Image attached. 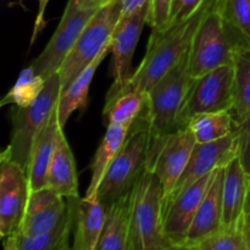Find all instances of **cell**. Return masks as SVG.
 Here are the masks:
<instances>
[{
  "label": "cell",
  "mask_w": 250,
  "mask_h": 250,
  "mask_svg": "<svg viewBox=\"0 0 250 250\" xmlns=\"http://www.w3.org/2000/svg\"><path fill=\"white\" fill-rule=\"evenodd\" d=\"M163 216V186L158 176L146 165L131 192L128 250L168 248L164 236Z\"/></svg>",
  "instance_id": "4"
},
{
  "label": "cell",
  "mask_w": 250,
  "mask_h": 250,
  "mask_svg": "<svg viewBox=\"0 0 250 250\" xmlns=\"http://www.w3.org/2000/svg\"><path fill=\"white\" fill-rule=\"evenodd\" d=\"M193 82L188 50L146 94V116L151 142L177 131L178 112Z\"/></svg>",
  "instance_id": "6"
},
{
  "label": "cell",
  "mask_w": 250,
  "mask_h": 250,
  "mask_svg": "<svg viewBox=\"0 0 250 250\" xmlns=\"http://www.w3.org/2000/svg\"><path fill=\"white\" fill-rule=\"evenodd\" d=\"M29 182L26 170L0 155V236L16 234L26 212Z\"/></svg>",
  "instance_id": "11"
},
{
  "label": "cell",
  "mask_w": 250,
  "mask_h": 250,
  "mask_svg": "<svg viewBox=\"0 0 250 250\" xmlns=\"http://www.w3.org/2000/svg\"><path fill=\"white\" fill-rule=\"evenodd\" d=\"M234 65L222 66L193 82L177 116V128H185L200 114L232 111L234 105Z\"/></svg>",
  "instance_id": "8"
},
{
  "label": "cell",
  "mask_w": 250,
  "mask_h": 250,
  "mask_svg": "<svg viewBox=\"0 0 250 250\" xmlns=\"http://www.w3.org/2000/svg\"><path fill=\"white\" fill-rule=\"evenodd\" d=\"M215 1L203 16L189 48V71L194 80L222 67L234 65L239 55L250 51V38L229 24Z\"/></svg>",
  "instance_id": "2"
},
{
  "label": "cell",
  "mask_w": 250,
  "mask_h": 250,
  "mask_svg": "<svg viewBox=\"0 0 250 250\" xmlns=\"http://www.w3.org/2000/svg\"><path fill=\"white\" fill-rule=\"evenodd\" d=\"M45 80L41 76L36 75L31 65L23 68L19 75L14 87L6 93L2 100L0 102V106L5 105H15V106L26 107L37 100L39 94L43 90Z\"/></svg>",
  "instance_id": "27"
},
{
  "label": "cell",
  "mask_w": 250,
  "mask_h": 250,
  "mask_svg": "<svg viewBox=\"0 0 250 250\" xmlns=\"http://www.w3.org/2000/svg\"><path fill=\"white\" fill-rule=\"evenodd\" d=\"M151 146L146 107L129 128L117 155L110 164L100 183L98 198L105 207L132 192L148 163Z\"/></svg>",
  "instance_id": "3"
},
{
  "label": "cell",
  "mask_w": 250,
  "mask_h": 250,
  "mask_svg": "<svg viewBox=\"0 0 250 250\" xmlns=\"http://www.w3.org/2000/svg\"><path fill=\"white\" fill-rule=\"evenodd\" d=\"M246 250H247V249H246Z\"/></svg>",
  "instance_id": "43"
},
{
  "label": "cell",
  "mask_w": 250,
  "mask_h": 250,
  "mask_svg": "<svg viewBox=\"0 0 250 250\" xmlns=\"http://www.w3.org/2000/svg\"><path fill=\"white\" fill-rule=\"evenodd\" d=\"M146 107V94L129 90L120 93L112 98H106L103 117L107 125H119V126L131 128L139 115Z\"/></svg>",
  "instance_id": "24"
},
{
  "label": "cell",
  "mask_w": 250,
  "mask_h": 250,
  "mask_svg": "<svg viewBox=\"0 0 250 250\" xmlns=\"http://www.w3.org/2000/svg\"><path fill=\"white\" fill-rule=\"evenodd\" d=\"M150 2L119 22L110 42V75L114 78L111 87H122L132 77V60L141 38L144 24L148 23Z\"/></svg>",
  "instance_id": "13"
},
{
  "label": "cell",
  "mask_w": 250,
  "mask_h": 250,
  "mask_svg": "<svg viewBox=\"0 0 250 250\" xmlns=\"http://www.w3.org/2000/svg\"><path fill=\"white\" fill-rule=\"evenodd\" d=\"M195 144L194 136L187 127L151 142L146 165L158 176L163 186L164 205L185 172Z\"/></svg>",
  "instance_id": "10"
},
{
  "label": "cell",
  "mask_w": 250,
  "mask_h": 250,
  "mask_svg": "<svg viewBox=\"0 0 250 250\" xmlns=\"http://www.w3.org/2000/svg\"><path fill=\"white\" fill-rule=\"evenodd\" d=\"M66 198L50 187L31 192L23 220L16 234L39 236L56 229L70 212Z\"/></svg>",
  "instance_id": "15"
},
{
  "label": "cell",
  "mask_w": 250,
  "mask_h": 250,
  "mask_svg": "<svg viewBox=\"0 0 250 250\" xmlns=\"http://www.w3.org/2000/svg\"><path fill=\"white\" fill-rule=\"evenodd\" d=\"M244 237H246V249L250 250V225L244 226Z\"/></svg>",
  "instance_id": "39"
},
{
  "label": "cell",
  "mask_w": 250,
  "mask_h": 250,
  "mask_svg": "<svg viewBox=\"0 0 250 250\" xmlns=\"http://www.w3.org/2000/svg\"><path fill=\"white\" fill-rule=\"evenodd\" d=\"M236 125L233 111H219L197 115L188 121L186 127L193 133L197 144H207L231 134L236 129Z\"/></svg>",
  "instance_id": "25"
},
{
  "label": "cell",
  "mask_w": 250,
  "mask_h": 250,
  "mask_svg": "<svg viewBox=\"0 0 250 250\" xmlns=\"http://www.w3.org/2000/svg\"><path fill=\"white\" fill-rule=\"evenodd\" d=\"M131 193L106 207V220L98 250H128Z\"/></svg>",
  "instance_id": "23"
},
{
  "label": "cell",
  "mask_w": 250,
  "mask_h": 250,
  "mask_svg": "<svg viewBox=\"0 0 250 250\" xmlns=\"http://www.w3.org/2000/svg\"><path fill=\"white\" fill-rule=\"evenodd\" d=\"M60 95L61 78L58 72L45 81L36 102L26 107L12 105L11 138L1 155L27 170L34 142L58 109Z\"/></svg>",
  "instance_id": "5"
},
{
  "label": "cell",
  "mask_w": 250,
  "mask_h": 250,
  "mask_svg": "<svg viewBox=\"0 0 250 250\" xmlns=\"http://www.w3.org/2000/svg\"><path fill=\"white\" fill-rule=\"evenodd\" d=\"M164 250H167V248H166V249H164Z\"/></svg>",
  "instance_id": "42"
},
{
  "label": "cell",
  "mask_w": 250,
  "mask_h": 250,
  "mask_svg": "<svg viewBox=\"0 0 250 250\" xmlns=\"http://www.w3.org/2000/svg\"><path fill=\"white\" fill-rule=\"evenodd\" d=\"M70 205L67 217L56 229L39 236L16 234L20 250H73L70 246V237L73 227V208Z\"/></svg>",
  "instance_id": "26"
},
{
  "label": "cell",
  "mask_w": 250,
  "mask_h": 250,
  "mask_svg": "<svg viewBox=\"0 0 250 250\" xmlns=\"http://www.w3.org/2000/svg\"><path fill=\"white\" fill-rule=\"evenodd\" d=\"M99 7L84 9L78 6L75 0H68L53 37L38 58L32 61L31 67L36 75L46 81L60 71L63 61L77 43L81 33Z\"/></svg>",
  "instance_id": "9"
},
{
  "label": "cell",
  "mask_w": 250,
  "mask_h": 250,
  "mask_svg": "<svg viewBox=\"0 0 250 250\" xmlns=\"http://www.w3.org/2000/svg\"><path fill=\"white\" fill-rule=\"evenodd\" d=\"M216 171L195 181L166 203L164 207L163 229L168 247L185 244L193 219L211 186Z\"/></svg>",
  "instance_id": "12"
},
{
  "label": "cell",
  "mask_w": 250,
  "mask_h": 250,
  "mask_svg": "<svg viewBox=\"0 0 250 250\" xmlns=\"http://www.w3.org/2000/svg\"><path fill=\"white\" fill-rule=\"evenodd\" d=\"M4 250H20L16 234H11L4 238Z\"/></svg>",
  "instance_id": "36"
},
{
  "label": "cell",
  "mask_w": 250,
  "mask_h": 250,
  "mask_svg": "<svg viewBox=\"0 0 250 250\" xmlns=\"http://www.w3.org/2000/svg\"><path fill=\"white\" fill-rule=\"evenodd\" d=\"M236 131L239 138V160L244 170L250 175V116L237 122Z\"/></svg>",
  "instance_id": "33"
},
{
  "label": "cell",
  "mask_w": 250,
  "mask_h": 250,
  "mask_svg": "<svg viewBox=\"0 0 250 250\" xmlns=\"http://www.w3.org/2000/svg\"><path fill=\"white\" fill-rule=\"evenodd\" d=\"M244 224L250 225V188L248 192V197H247L246 208H244Z\"/></svg>",
  "instance_id": "38"
},
{
  "label": "cell",
  "mask_w": 250,
  "mask_h": 250,
  "mask_svg": "<svg viewBox=\"0 0 250 250\" xmlns=\"http://www.w3.org/2000/svg\"><path fill=\"white\" fill-rule=\"evenodd\" d=\"M221 16L250 38V0H216Z\"/></svg>",
  "instance_id": "29"
},
{
  "label": "cell",
  "mask_w": 250,
  "mask_h": 250,
  "mask_svg": "<svg viewBox=\"0 0 250 250\" xmlns=\"http://www.w3.org/2000/svg\"><path fill=\"white\" fill-rule=\"evenodd\" d=\"M110 53V44L100 53V55L95 59L93 62H90L75 80L71 82V84L61 92L60 99L58 103V112L59 122L60 126L65 127L66 122L71 117V115L76 110H84L87 106L88 92H89L90 84H92L93 77H94L95 71L103 62L107 54Z\"/></svg>",
  "instance_id": "21"
},
{
  "label": "cell",
  "mask_w": 250,
  "mask_h": 250,
  "mask_svg": "<svg viewBox=\"0 0 250 250\" xmlns=\"http://www.w3.org/2000/svg\"><path fill=\"white\" fill-rule=\"evenodd\" d=\"M212 1L214 0H209L192 19L182 23L167 27L164 31H151L146 55L138 68L122 87L110 88L106 98L129 90L148 94L155 83L189 50L195 31Z\"/></svg>",
  "instance_id": "1"
},
{
  "label": "cell",
  "mask_w": 250,
  "mask_h": 250,
  "mask_svg": "<svg viewBox=\"0 0 250 250\" xmlns=\"http://www.w3.org/2000/svg\"><path fill=\"white\" fill-rule=\"evenodd\" d=\"M121 16V0H107L98 9L61 66V92L110 44Z\"/></svg>",
  "instance_id": "7"
},
{
  "label": "cell",
  "mask_w": 250,
  "mask_h": 250,
  "mask_svg": "<svg viewBox=\"0 0 250 250\" xmlns=\"http://www.w3.org/2000/svg\"><path fill=\"white\" fill-rule=\"evenodd\" d=\"M48 187L66 199H78V176L72 150L63 131L59 136L55 153L48 171Z\"/></svg>",
  "instance_id": "20"
},
{
  "label": "cell",
  "mask_w": 250,
  "mask_h": 250,
  "mask_svg": "<svg viewBox=\"0 0 250 250\" xmlns=\"http://www.w3.org/2000/svg\"><path fill=\"white\" fill-rule=\"evenodd\" d=\"M189 248L192 250H246L244 229H238V231L220 229L219 232L202 239L194 246H190Z\"/></svg>",
  "instance_id": "30"
},
{
  "label": "cell",
  "mask_w": 250,
  "mask_h": 250,
  "mask_svg": "<svg viewBox=\"0 0 250 250\" xmlns=\"http://www.w3.org/2000/svg\"><path fill=\"white\" fill-rule=\"evenodd\" d=\"M250 188V175L244 170L237 155L225 167L222 183V224L221 229H244V208Z\"/></svg>",
  "instance_id": "16"
},
{
  "label": "cell",
  "mask_w": 250,
  "mask_h": 250,
  "mask_svg": "<svg viewBox=\"0 0 250 250\" xmlns=\"http://www.w3.org/2000/svg\"><path fill=\"white\" fill-rule=\"evenodd\" d=\"M77 2L78 6L84 7V9H88V7H97L102 6L103 4L107 1V0H75Z\"/></svg>",
  "instance_id": "37"
},
{
  "label": "cell",
  "mask_w": 250,
  "mask_h": 250,
  "mask_svg": "<svg viewBox=\"0 0 250 250\" xmlns=\"http://www.w3.org/2000/svg\"><path fill=\"white\" fill-rule=\"evenodd\" d=\"M224 176L225 167L219 168L204 199L198 208L197 214L193 219L183 246H194L202 239L207 238L221 229Z\"/></svg>",
  "instance_id": "18"
},
{
  "label": "cell",
  "mask_w": 250,
  "mask_h": 250,
  "mask_svg": "<svg viewBox=\"0 0 250 250\" xmlns=\"http://www.w3.org/2000/svg\"><path fill=\"white\" fill-rule=\"evenodd\" d=\"M167 250H192L189 247H185V246H180V247H168Z\"/></svg>",
  "instance_id": "40"
},
{
  "label": "cell",
  "mask_w": 250,
  "mask_h": 250,
  "mask_svg": "<svg viewBox=\"0 0 250 250\" xmlns=\"http://www.w3.org/2000/svg\"><path fill=\"white\" fill-rule=\"evenodd\" d=\"M73 208V250H98L106 220V207L94 197L68 199Z\"/></svg>",
  "instance_id": "17"
},
{
  "label": "cell",
  "mask_w": 250,
  "mask_h": 250,
  "mask_svg": "<svg viewBox=\"0 0 250 250\" xmlns=\"http://www.w3.org/2000/svg\"><path fill=\"white\" fill-rule=\"evenodd\" d=\"M238 154L239 138L236 129L231 134L219 141L207 144H195L189 163L177 185L173 188V192L168 200L186 189L188 186L194 183L195 181L214 172L217 168L226 167Z\"/></svg>",
  "instance_id": "14"
},
{
  "label": "cell",
  "mask_w": 250,
  "mask_h": 250,
  "mask_svg": "<svg viewBox=\"0 0 250 250\" xmlns=\"http://www.w3.org/2000/svg\"><path fill=\"white\" fill-rule=\"evenodd\" d=\"M208 1L209 0H173L170 20L166 28L192 19L199 10L207 5Z\"/></svg>",
  "instance_id": "31"
},
{
  "label": "cell",
  "mask_w": 250,
  "mask_h": 250,
  "mask_svg": "<svg viewBox=\"0 0 250 250\" xmlns=\"http://www.w3.org/2000/svg\"><path fill=\"white\" fill-rule=\"evenodd\" d=\"M22 1H23V0H19V4H22Z\"/></svg>",
  "instance_id": "41"
},
{
  "label": "cell",
  "mask_w": 250,
  "mask_h": 250,
  "mask_svg": "<svg viewBox=\"0 0 250 250\" xmlns=\"http://www.w3.org/2000/svg\"><path fill=\"white\" fill-rule=\"evenodd\" d=\"M234 80L233 115L236 122H241L250 116V51L238 56L236 63Z\"/></svg>",
  "instance_id": "28"
},
{
  "label": "cell",
  "mask_w": 250,
  "mask_h": 250,
  "mask_svg": "<svg viewBox=\"0 0 250 250\" xmlns=\"http://www.w3.org/2000/svg\"><path fill=\"white\" fill-rule=\"evenodd\" d=\"M128 133L129 128L127 127L119 126V125H107L104 138H103L100 146H98L94 159L90 164L92 178H90V183L85 192V197L98 195L103 177H104L110 164L112 163L115 156L124 146Z\"/></svg>",
  "instance_id": "22"
},
{
  "label": "cell",
  "mask_w": 250,
  "mask_h": 250,
  "mask_svg": "<svg viewBox=\"0 0 250 250\" xmlns=\"http://www.w3.org/2000/svg\"><path fill=\"white\" fill-rule=\"evenodd\" d=\"M173 0H150L148 23L151 31H164L170 20Z\"/></svg>",
  "instance_id": "32"
},
{
  "label": "cell",
  "mask_w": 250,
  "mask_h": 250,
  "mask_svg": "<svg viewBox=\"0 0 250 250\" xmlns=\"http://www.w3.org/2000/svg\"><path fill=\"white\" fill-rule=\"evenodd\" d=\"M148 2H150V0H121V16H120V21L129 17L132 14L138 11L141 7H143Z\"/></svg>",
  "instance_id": "35"
},
{
  "label": "cell",
  "mask_w": 250,
  "mask_h": 250,
  "mask_svg": "<svg viewBox=\"0 0 250 250\" xmlns=\"http://www.w3.org/2000/svg\"><path fill=\"white\" fill-rule=\"evenodd\" d=\"M62 131L63 128L59 122L58 112L55 111L45 127L38 134L32 148L26 170L31 192L48 187L46 180H48L49 166L55 153L59 136Z\"/></svg>",
  "instance_id": "19"
},
{
  "label": "cell",
  "mask_w": 250,
  "mask_h": 250,
  "mask_svg": "<svg viewBox=\"0 0 250 250\" xmlns=\"http://www.w3.org/2000/svg\"><path fill=\"white\" fill-rule=\"evenodd\" d=\"M49 0H38V12H37L36 21H34V27L33 32H32L31 37V43L29 45H33V43L36 42L38 34L43 31V28L45 27V21H44V15H45L46 6H48Z\"/></svg>",
  "instance_id": "34"
}]
</instances>
